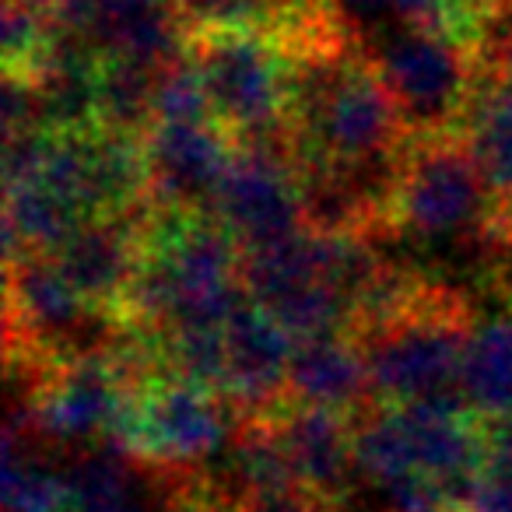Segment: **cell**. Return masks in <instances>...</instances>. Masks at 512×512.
<instances>
[{
    "mask_svg": "<svg viewBox=\"0 0 512 512\" xmlns=\"http://www.w3.org/2000/svg\"><path fill=\"white\" fill-rule=\"evenodd\" d=\"M477 313L449 281L428 288L383 327L355 334L365 351L376 404L460 400V372Z\"/></svg>",
    "mask_w": 512,
    "mask_h": 512,
    "instance_id": "obj_1",
    "label": "cell"
},
{
    "mask_svg": "<svg viewBox=\"0 0 512 512\" xmlns=\"http://www.w3.org/2000/svg\"><path fill=\"white\" fill-rule=\"evenodd\" d=\"M495 200L460 130L407 134L393 190V235L432 246H484Z\"/></svg>",
    "mask_w": 512,
    "mask_h": 512,
    "instance_id": "obj_2",
    "label": "cell"
},
{
    "mask_svg": "<svg viewBox=\"0 0 512 512\" xmlns=\"http://www.w3.org/2000/svg\"><path fill=\"white\" fill-rule=\"evenodd\" d=\"M186 53L207 88L214 123L235 144L288 134L292 53L281 39L253 29L186 32Z\"/></svg>",
    "mask_w": 512,
    "mask_h": 512,
    "instance_id": "obj_3",
    "label": "cell"
},
{
    "mask_svg": "<svg viewBox=\"0 0 512 512\" xmlns=\"http://www.w3.org/2000/svg\"><path fill=\"white\" fill-rule=\"evenodd\" d=\"M232 421H239V414L221 390L158 372L134 390L113 446L158 481L197 474L225 442H232Z\"/></svg>",
    "mask_w": 512,
    "mask_h": 512,
    "instance_id": "obj_4",
    "label": "cell"
},
{
    "mask_svg": "<svg viewBox=\"0 0 512 512\" xmlns=\"http://www.w3.org/2000/svg\"><path fill=\"white\" fill-rule=\"evenodd\" d=\"M137 386L120 355L106 348L50 365L15 407L50 449H88L113 442Z\"/></svg>",
    "mask_w": 512,
    "mask_h": 512,
    "instance_id": "obj_5",
    "label": "cell"
},
{
    "mask_svg": "<svg viewBox=\"0 0 512 512\" xmlns=\"http://www.w3.org/2000/svg\"><path fill=\"white\" fill-rule=\"evenodd\" d=\"M242 285L295 341L351 330V302L330 278L327 232L320 228H302L271 246L242 249Z\"/></svg>",
    "mask_w": 512,
    "mask_h": 512,
    "instance_id": "obj_6",
    "label": "cell"
},
{
    "mask_svg": "<svg viewBox=\"0 0 512 512\" xmlns=\"http://www.w3.org/2000/svg\"><path fill=\"white\" fill-rule=\"evenodd\" d=\"M376 64L404 113L407 134H446L463 127L477 81L474 46L435 25H404L383 39Z\"/></svg>",
    "mask_w": 512,
    "mask_h": 512,
    "instance_id": "obj_7",
    "label": "cell"
},
{
    "mask_svg": "<svg viewBox=\"0 0 512 512\" xmlns=\"http://www.w3.org/2000/svg\"><path fill=\"white\" fill-rule=\"evenodd\" d=\"M207 211L239 239L242 249L271 246L309 228L292 137L235 144Z\"/></svg>",
    "mask_w": 512,
    "mask_h": 512,
    "instance_id": "obj_8",
    "label": "cell"
},
{
    "mask_svg": "<svg viewBox=\"0 0 512 512\" xmlns=\"http://www.w3.org/2000/svg\"><path fill=\"white\" fill-rule=\"evenodd\" d=\"M144 151H148L151 207L207 211L235 155V137L214 120L151 123L144 134Z\"/></svg>",
    "mask_w": 512,
    "mask_h": 512,
    "instance_id": "obj_9",
    "label": "cell"
},
{
    "mask_svg": "<svg viewBox=\"0 0 512 512\" xmlns=\"http://www.w3.org/2000/svg\"><path fill=\"white\" fill-rule=\"evenodd\" d=\"M295 341L267 309L246 299L225 323V397L239 418L278 414L288 404Z\"/></svg>",
    "mask_w": 512,
    "mask_h": 512,
    "instance_id": "obj_10",
    "label": "cell"
},
{
    "mask_svg": "<svg viewBox=\"0 0 512 512\" xmlns=\"http://www.w3.org/2000/svg\"><path fill=\"white\" fill-rule=\"evenodd\" d=\"M148 211L120 214V218H88L57 253H50L71 285L95 309L127 323L130 292L144 253V225Z\"/></svg>",
    "mask_w": 512,
    "mask_h": 512,
    "instance_id": "obj_11",
    "label": "cell"
},
{
    "mask_svg": "<svg viewBox=\"0 0 512 512\" xmlns=\"http://www.w3.org/2000/svg\"><path fill=\"white\" fill-rule=\"evenodd\" d=\"M274 418L302 495L323 505L348 502L358 474L355 418L309 404H285Z\"/></svg>",
    "mask_w": 512,
    "mask_h": 512,
    "instance_id": "obj_12",
    "label": "cell"
},
{
    "mask_svg": "<svg viewBox=\"0 0 512 512\" xmlns=\"http://www.w3.org/2000/svg\"><path fill=\"white\" fill-rule=\"evenodd\" d=\"M288 404L327 407V411L362 418L376 407L365 351L355 334H330L299 341L288 369Z\"/></svg>",
    "mask_w": 512,
    "mask_h": 512,
    "instance_id": "obj_13",
    "label": "cell"
},
{
    "mask_svg": "<svg viewBox=\"0 0 512 512\" xmlns=\"http://www.w3.org/2000/svg\"><path fill=\"white\" fill-rule=\"evenodd\" d=\"M88 221L81 200L46 172L4 183V246L8 260L57 253Z\"/></svg>",
    "mask_w": 512,
    "mask_h": 512,
    "instance_id": "obj_14",
    "label": "cell"
},
{
    "mask_svg": "<svg viewBox=\"0 0 512 512\" xmlns=\"http://www.w3.org/2000/svg\"><path fill=\"white\" fill-rule=\"evenodd\" d=\"M4 512H74L71 467L53 460L50 446L32 432L22 407H11L4 428Z\"/></svg>",
    "mask_w": 512,
    "mask_h": 512,
    "instance_id": "obj_15",
    "label": "cell"
},
{
    "mask_svg": "<svg viewBox=\"0 0 512 512\" xmlns=\"http://www.w3.org/2000/svg\"><path fill=\"white\" fill-rule=\"evenodd\" d=\"M460 397L484 425L512 418V309L474 323L463 355Z\"/></svg>",
    "mask_w": 512,
    "mask_h": 512,
    "instance_id": "obj_16",
    "label": "cell"
},
{
    "mask_svg": "<svg viewBox=\"0 0 512 512\" xmlns=\"http://www.w3.org/2000/svg\"><path fill=\"white\" fill-rule=\"evenodd\" d=\"M225 488L239 502L242 498H267V495L299 491L292 460L285 453V442H281L278 418L274 414L235 421V435L228 442Z\"/></svg>",
    "mask_w": 512,
    "mask_h": 512,
    "instance_id": "obj_17",
    "label": "cell"
},
{
    "mask_svg": "<svg viewBox=\"0 0 512 512\" xmlns=\"http://www.w3.org/2000/svg\"><path fill=\"white\" fill-rule=\"evenodd\" d=\"M463 137L495 200L491 232L512 239V106L505 102H470L463 116Z\"/></svg>",
    "mask_w": 512,
    "mask_h": 512,
    "instance_id": "obj_18",
    "label": "cell"
},
{
    "mask_svg": "<svg viewBox=\"0 0 512 512\" xmlns=\"http://www.w3.org/2000/svg\"><path fill=\"white\" fill-rule=\"evenodd\" d=\"M155 74L151 67L123 57H106L99 71V127L148 134L155 123Z\"/></svg>",
    "mask_w": 512,
    "mask_h": 512,
    "instance_id": "obj_19",
    "label": "cell"
},
{
    "mask_svg": "<svg viewBox=\"0 0 512 512\" xmlns=\"http://www.w3.org/2000/svg\"><path fill=\"white\" fill-rule=\"evenodd\" d=\"M151 113H155V123L214 120L207 88H204V81H200L197 64H193L186 50L155 74V102H151Z\"/></svg>",
    "mask_w": 512,
    "mask_h": 512,
    "instance_id": "obj_20",
    "label": "cell"
},
{
    "mask_svg": "<svg viewBox=\"0 0 512 512\" xmlns=\"http://www.w3.org/2000/svg\"><path fill=\"white\" fill-rule=\"evenodd\" d=\"M337 505H323L316 498L302 495V491H288V495H267V498H242L235 512H334Z\"/></svg>",
    "mask_w": 512,
    "mask_h": 512,
    "instance_id": "obj_21",
    "label": "cell"
},
{
    "mask_svg": "<svg viewBox=\"0 0 512 512\" xmlns=\"http://www.w3.org/2000/svg\"><path fill=\"white\" fill-rule=\"evenodd\" d=\"M488 470L512 481V418L488 425Z\"/></svg>",
    "mask_w": 512,
    "mask_h": 512,
    "instance_id": "obj_22",
    "label": "cell"
},
{
    "mask_svg": "<svg viewBox=\"0 0 512 512\" xmlns=\"http://www.w3.org/2000/svg\"><path fill=\"white\" fill-rule=\"evenodd\" d=\"M474 512H512V481L509 477L491 474L488 470L481 491H477Z\"/></svg>",
    "mask_w": 512,
    "mask_h": 512,
    "instance_id": "obj_23",
    "label": "cell"
},
{
    "mask_svg": "<svg viewBox=\"0 0 512 512\" xmlns=\"http://www.w3.org/2000/svg\"><path fill=\"white\" fill-rule=\"evenodd\" d=\"M344 11H355V15H365V18H376L383 11H390V0H341Z\"/></svg>",
    "mask_w": 512,
    "mask_h": 512,
    "instance_id": "obj_24",
    "label": "cell"
},
{
    "mask_svg": "<svg viewBox=\"0 0 512 512\" xmlns=\"http://www.w3.org/2000/svg\"><path fill=\"white\" fill-rule=\"evenodd\" d=\"M386 512H390V509H386Z\"/></svg>",
    "mask_w": 512,
    "mask_h": 512,
    "instance_id": "obj_25",
    "label": "cell"
},
{
    "mask_svg": "<svg viewBox=\"0 0 512 512\" xmlns=\"http://www.w3.org/2000/svg\"><path fill=\"white\" fill-rule=\"evenodd\" d=\"M509 306H512V302H509Z\"/></svg>",
    "mask_w": 512,
    "mask_h": 512,
    "instance_id": "obj_26",
    "label": "cell"
}]
</instances>
